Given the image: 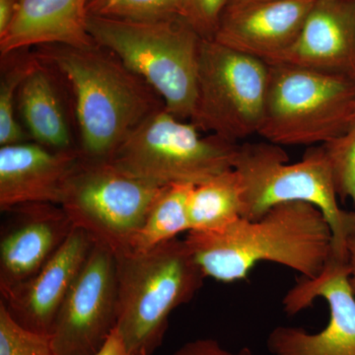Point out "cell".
Segmentation results:
<instances>
[{
	"label": "cell",
	"mask_w": 355,
	"mask_h": 355,
	"mask_svg": "<svg viewBox=\"0 0 355 355\" xmlns=\"http://www.w3.org/2000/svg\"><path fill=\"white\" fill-rule=\"evenodd\" d=\"M0 241L1 295L32 279L64 244L74 225L55 203L13 207Z\"/></svg>",
	"instance_id": "cell-12"
},
{
	"label": "cell",
	"mask_w": 355,
	"mask_h": 355,
	"mask_svg": "<svg viewBox=\"0 0 355 355\" xmlns=\"http://www.w3.org/2000/svg\"><path fill=\"white\" fill-rule=\"evenodd\" d=\"M163 188L128 176L110 162L83 158L60 207L96 244L121 254L128 251Z\"/></svg>",
	"instance_id": "cell-9"
},
{
	"label": "cell",
	"mask_w": 355,
	"mask_h": 355,
	"mask_svg": "<svg viewBox=\"0 0 355 355\" xmlns=\"http://www.w3.org/2000/svg\"><path fill=\"white\" fill-rule=\"evenodd\" d=\"M34 53L57 72L71 94L78 149L85 160L109 162L147 116L165 108L144 79L98 44H46Z\"/></svg>",
	"instance_id": "cell-1"
},
{
	"label": "cell",
	"mask_w": 355,
	"mask_h": 355,
	"mask_svg": "<svg viewBox=\"0 0 355 355\" xmlns=\"http://www.w3.org/2000/svg\"><path fill=\"white\" fill-rule=\"evenodd\" d=\"M243 186L234 169L191 187L188 198L190 231L216 230L241 218Z\"/></svg>",
	"instance_id": "cell-19"
},
{
	"label": "cell",
	"mask_w": 355,
	"mask_h": 355,
	"mask_svg": "<svg viewBox=\"0 0 355 355\" xmlns=\"http://www.w3.org/2000/svg\"><path fill=\"white\" fill-rule=\"evenodd\" d=\"M243 186V218L257 220L280 203H311L323 212L333 232L331 256L349 261L355 241V212L338 205L326 149L314 147L296 163L282 146L270 142L240 144L234 168Z\"/></svg>",
	"instance_id": "cell-4"
},
{
	"label": "cell",
	"mask_w": 355,
	"mask_h": 355,
	"mask_svg": "<svg viewBox=\"0 0 355 355\" xmlns=\"http://www.w3.org/2000/svg\"><path fill=\"white\" fill-rule=\"evenodd\" d=\"M93 355H137L132 354V352L128 349L123 343V340L120 335H119L118 331L114 329L112 335L110 336L108 340L105 343L100 350H98L96 354Z\"/></svg>",
	"instance_id": "cell-27"
},
{
	"label": "cell",
	"mask_w": 355,
	"mask_h": 355,
	"mask_svg": "<svg viewBox=\"0 0 355 355\" xmlns=\"http://www.w3.org/2000/svg\"><path fill=\"white\" fill-rule=\"evenodd\" d=\"M83 161L76 148L53 150L29 141L0 147V209L28 203H62Z\"/></svg>",
	"instance_id": "cell-13"
},
{
	"label": "cell",
	"mask_w": 355,
	"mask_h": 355,
	"mask_svg": "<svg viewBox=\"0 0 355 355\" xmlns=\"http://www.w3.org/2000/svg\"><path fill=\"white\" fill-rule=\"evenodd\" d=\"M116 257V330L132 354L153 355L162 345L173 311L190 302L207 277L178 237L149 251Z\"/></svg>",
	"instance_id": "cell-3"
},
{
	"label": "cell",
	"mask_w": 355,
	"mask_h": 355,
	"mask_svg": "<svg viewBox=\"0 0 355 355\" xmlns=\"http://www.w3.org/2000/svg\"><path fill=\"white\" fill-rule=\"evenodd\" d=\"M330 161L336 193L355 203V121L340 137L323 146Z\"/></svg>",
	"instance_id": "cell-24"
},
{
	"label": "cell",
	"mask_w": 355,
	"mask_h": 355,
	"mask_svg": "<svg viewBox=\"0 0 355 355\" xmlns=\"http://www.w3.org/2000/svg\"><path fill=\"white\" fill-rule=\"evenodd\" d=\"M94 245L85 230L74 226L64 244L31 279L1 295L11 316L29 330L51 335Z\"/></svg>",
	"instance_id": "cell-14"
},
{
	"label": "cell",
	"mask_w": 355,
	"mask_h": 355,
	"mask_svg": "<svg viewBox=\"0 0 355 355\" xmlns=\"http://www.w3.org/2000/svg\"><path fill=\"white\" fill-rule=\"evenodd\" d=\"M89 0H17L0 53L8 55L46 44L87 48L94 46L88 32Z\"/></svg>",
	"instance_id": "cell-17"
},
{
	"label": "cell",
	"mask_w": 355,
	"mask_h": 355,
	"mask_svg": "<svg viewBox=\"0 0 355 355\" xmlns=\"http://www.w3.org/2000/svg\"><path fill=\"white\" fill-rule=\"evenodd\" d=\"M118 270L112 250L96 244L70 289L51 331L58 355H93L118 323Z\"/></svg>",
	"instance_id": "cell-11"
},
{
	"label": "cell",
	"mask_w": 355,
	"mask_h": 355,
	"mask_svg": "<svg viewBox=\"0 0 355 355\" xmlns=\"http://www.w3.org/2000/svg\"><path fill=\"white\" fill-rule=\"evenodd\" d=\"M17 0H0V34H2L12 19Z\"/></svg>",
	"instance_id": "cell-28"
},
{
	"label": "cell",
	"mask_w": 355,
	"mask_h": 355,
	"mask_svg": "<svg viewBox=\"0 0 355 355\" xmlns=\"http://www.w3.org/2000/svg\"><path fill=\"white\" fill-rule=\"evenodd\" d=\"M60 81L57 72L38 58L18 90L16 110L32 141L53 150H67L77 146L72 141Z\"/></svg>",
	"instance_id": "cell-18"
},
{
	"label": "cell",
	"mask_w": 355,
	"mask_h": 355,
	"mask_svg": "<svg viewBox=\"0 0 355 355\" xmlns=\"http://www.w3.org/2000/svg\"><path fill=\"white\" fill-rule=\"evenodd\" d=\"M268 1V0H227L226 9L239 8V7L250 6V4L258 3V2Z\"/></svg>",
	"instance_id": "cell-30"
},
{
	"label": "cell",
	"mask_w": 355,
	"mask_h": 355,
	"mask_svg": "<svg viewBox=\"0 0 355 355\" xmlns=\"http://www.w3.org/2000/svg\"><path fill=\"white\" fill-rule=\"evenodd\" d=\"M316 0H268L226 9L212 40L272 62L291 50L302 34Z\"/></svg>",
	"instance_id": "cell-15"
},
{
	"label": "cell",
	"mask_w": 355,
	"mask_h": 355,
	"mask_svg": "<svg viewBox=\"0 0 355 355\" xmlns=\"http://www.w3.org/2000/svg\"><path fill=\"white\" fill-rule=\"evenodd\" d=\"M191 187L183 184L165 186L125 252L149 251L181 233L189 232L188 198Z\"/></svg>",
	"instance_id": "cell-20"
},
{
	"label": "cell",
	"mask_w": 355,
	"mask_h": 355,
	"mask_svg": "<svg viewBox=\"0 0 355 355\" xmlns=\"http://www.w3.org/2000/svg\"><path fill=\"white\" fill-rule=\"evenodd\" d=\"M268 76V62L203 39L197 97L189 121L200 132L234 144L258 135Z\"/></svg>",
	"instance_id": "cell-8"
},
{
	"label": "cell",
	"mask_w": 355,
	"mask_h": 355,
	"mask_svg": "<svg viewBox=\"0 0 355 355\" xmlns=\"http://www.w3.org/2000/svg\"><path fill=\"white\" fill-rule=\"evenodd\" d=\"M239 146L200 132L163 108L147 116L109 162L158 186H195L233 169Z\"/></svg>",
	"instance_id": "cell-7"
},
{
	"label": "cell",
	"mask_w": 355,
	"mask_h": 355,
	"mask_svg": "<svg viewBox=\"0 0 355 355\" xmlns=\"http://www.w3.org/2000/svg\"><path fill=\"white\" fill-rule=\"evenodd\" d=\"M349 263L350 270V286L355 294V241L350 243L349 247Z\"/></svg>",
	"instance_id": "cell-29"
},
{
	"label": "cell",
	"mask_w": 355,
	"mask_h": 355,
	"mask_svg": "<svg viewBox=\"0 0 355 355\" xmlns=\"http://www.w3.org/2000/svg\"><path fill=\"white\" fill-rule=\"evenodd\" d=\"M87 10L95 17L158 21L181 16V0H89Z\"/></svg>",
	"instance_id": "cell-22"
},
{
	"label": "cell",
	"mask_w": 355,
	"mask_h": 355,
	"mask_svg": "<svg viewBox=\"0 0 355 355\" xmlns=\"http://www.w3.org/2000/svg\"><path fill=\"white\" fill-rule=\"evenodd\" d=\"M349 261L331 256L319 277H301L284 299L289 316L312 306L317 298L328 303L330 320L319 333L280 326L268 338L272 355H355V294L350 286Z\"/></svg>",
	"instance_id": "cell-10"
},
{
	"label": "cell",
	"mask_w": 355,
	"mask_h": 355,
	"mask_svg": "<svg viewBox=\"0 0 355 355\" xmlns=\"http://www.w3.org/2000/svg\"><path fill=\"white\" fill-rule=\"evenodd\" d=\"M227 0H181V16L205 40H212Z\"/></svg>",
	"instance_id": "cell-25"
},
{
	"label": "cell",
	"mask_w": 355,
	"mask_h": 355,
	"mask_svg": "<svg viewBox=\"0 0 355 355\" xmlns=\"http://www.w3.org/2000/svg\"><path fill=\"white\" fill-rule=\"evenodd\" d=\"M0 355H58L49 334L18 323L0 300Z\"/></svg>",
	"instance_id": "cell-23"
},
{
	"label": "cell",
	"mask_w": 355,
	"mask_h": 355,
	"mask_svg": "<svg viewBox=\"0 0 355 355\" xmlns=\"http://www.w3.org/2000/svg\"><path fill=\"white\" fill-rule=\"evenodd\" d=\"M187 246L205 277L231 284L270 261L306 279L319 277L333 253V232L311 203H280L257 220L241 218L216 230L189 231Z\"/></svg>",
	"instance_id": "cell-2"
},
{
	"label": "cell",
	"mask_w": 355,
	"mask_h": 355,
	"mask_svg": "<svg viewBox=\"0 0 355 355\" xmlns=\"http://www.w3.org/2000/svg\"><path fill=\"white\" fill-rule=\"evenodd\" d=\"M38 62L34 51H13L1 55L0 78V146L29 141L16 110V100L21 84Z\"/></svg>",
	"instance_id": "cell-21"
},
{
	"label": "cell",
	"mask_w": 355,
	"mask_h": 355,
	"mask_svg": "<svg viewBox=\"0 0 355 355\" xmlns=\"http://www.w3.org/2000/svg\"><path fill=\"white\" fill-rule=\"evenodd\" d=\"M173 355H259L253 350L244 347L239 352H232L224 349L220 343L211 338H202L187 343Z\"/></svg>",
	"instance_id": "cell-26"
},
{
	"label": "cell",
	"mask_w": 355,
	"mask_h": 355,
	"mask_svg": "<svg viewBox=\"0 0 355 355\" xmlns=\"http://www.w3.org/2000/svg\"><path fill=\"white\" fill-rule=\"evenodd\" d=\"M270 64L258 135L279 146H324L355 121V79L286 64Z\"/></svg>",
	"instance_id": "cell-6"
},
{
	"label": "cell",
	"mask_w": 355,
	"mask_h": 355,
	"mask_svg": "<svg viewBox=\"0 0 355 355\" xmlns=\"http://www.w3.org/2000/svg\"><path fill=\"white\" fill-rule=\"evenodd\" d=\"M268 64L355 79V0H316L296 44Z\"/></svg>",
	"instance_id": "cell-16"
},
{
	"label": "cell",
	"mask_w": 355,
	"mask_h": 355,
	"mask_svg": "<svg viewBox=\"0 0 355 355\" xmlns=\"http://www.w3.org/2000/svg\"><path fill=\"white\" fill-rule=\"evenodd\" d=\"M88 32L96 44L112 51L144 79L169 113L190 121L203 39L181 16L158 21L89 16Z\"/></svg>",
	"instance_id": "cell-5"
}]
</instances>
